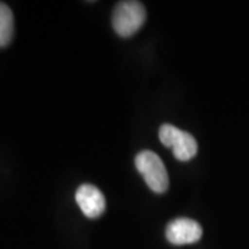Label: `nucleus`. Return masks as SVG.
Instances as JSON below:
<instances>
[{"label": "nucleus", "mask_w": 249, "mask_h": 249, "mask_svg": "<svg viewBox=\"0 0 249 249\" xmlns=\"http://www.w3.org/2000/svg\"><path fill=\"white\" fill-rule=\"evenodd\" d=\"M75 199L79 205L80 211L89 219H96L106 211V198L93 184H82L76 190Z\"/></svg>", "instance_id": "nucleus-5"}, {"label": "nucleus", "mask_w": 249, "mask_h": 249, "mask_svg": "<svg viewBox=\"0 0 249 249\" xmlns=\"http://www.w3.org/2000/svg\"><path fill=\"white\" fill-rule=\"evenodd\" d=\"M160 140L165 147L172 148L176 160L183 162L193 160L198 151V144L194 136L184 130H180L173 124H166L160 126Z\"/></svg>", "instance_id": "nucleus-3"}, {"label": "nucleus", "mask_w": 249, "mask_h": 249, "mask_svg": "<svg viewBox=\"0 0 249 249\" xmlns=\"http://www.w3.org/2000/svg\"><path fill=\"white\" fill-rule=\"evenodd\" d=\"M202 237V227L193 219L178 217L166 227V238L173 245H187L198 242Z\"/></svg>", "instance_id": "nucleus-4"}, {"label": "nucleus", "mask_w": 249, "mask_h": 249, "mask_svg": "<svg viewBox=\"0 0 249 249\" xmlns=\"http://www.w3.org/2000/svg\"><path fill=\"white\" fill-rule=\"evenodd\" d=\"M14 35V17L6 3L0 1V47L11 42Z\"/></svg>", "instance_id": "nucleus-6"}, {"label": "nucleus", "mask_w": 249, "mask_h": 249, "mask_svg": "<svg viewBox=\"0 0 249 249\" xmlns=\"http://www.w3.org/2000/svg\"><path fill=\"white\" fill-rule=\"evenodd\" d=\"M136 168L154 193L162 194L169 188V176L163 162L155 152L144 150L136 157Z\"/></svg>", "instance_id": "nucleus-2"}, {"label": "nucleus", "mask_w": 249, "mask_h": 249, "mask_svg": "<svg viewBox=\"0 0 249 249\" xmlns=\"http://www.w3.org/2000/svg\"><path fill=\"white\" fill-rule=\"evenodd\" d=\"M145 22V9L140 1H119L112 13L114 31L122 37L133 36Z\"/></svg>", "instance_id": "nucleus-1"}]
</instances>
